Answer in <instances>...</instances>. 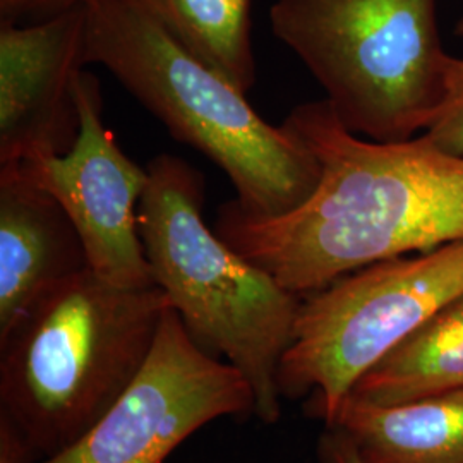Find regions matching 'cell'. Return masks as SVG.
I'll list each match as a JSON object with an SVG mask.
<instances>
[{
	"mask_svg": "<svg viewBox=\"0 0 463 463\" xmlns=\"http://www.w3.org/2000/svg\"><path fill=\"white\" fill-rule=\"evenodd\" d=\"M283 126L319 164L315 193L271 218L232 199L215 232L288 292L304 298L359 268L463 242V156L422 134L378 143L350 133L326 99L294 107Z\"/></svg>",
	"mask_w": 463,
	"mask_h": 463,
	"instance_id": "obj_1",
	"label": "cell"
},
{
	"mask_svg": "<svg viewBox=\"0 0 463 463\" xmlns=\"http://www.w3.org/2000/svg\"><path fill=\"white\" fill-rule=\"evenodd\" d=\"M86 64L105 67L168 133L220 166L249 215L281 216L315 193V155L170 33L145 0H84Z\"/></svg>",
	"mask_w": 463,
	"mask_h": 463,
	"instance_id": "obj_2",
	"label": "cell"
},
{
	"mask_svg": "<svg viewBox=\"0 0 463 463\" xmlns=\"http://www.w3.org/2000/svg\"><path fill=\"white\" fill-rule=\"evenodd\" d=\"M168 307L158 285L124 288L86 268L0 342V412L40 460L78 441L128 390Z\"/></svg>",
	"mask_w": 463,
	"mask_h": 463,
	"instance_id": "obj_3",
	"label": "cell"
},
{
	"mask_svg": "<svg viewBox=\"0 0 463 463\" xmlns=\"http://www.w3.org/2000/svg\"><path fill=\"white\" fill-rule=\"evenodd\" d=\"M139 235L155 283L206 352L249 383L254 417L280 420L279 369L292 344L302 298L231 248L203 216V175L162 153L148 166Z\"/></svg>",
	"mask_w": 463,
	"mask_h": 463,
	"instance_id": "obj_4",
	"label": "cell"
},
{
	"mask_svg": "<svg viewBox=\"0 0 463 463\" xmlns=\"http://www.w3.org/2000/svg\"><path fill=\"white\" fill-rule=\"evenodd\" d=\"M269 24L350 133L400 143L428 129L449 61L439 0H275Z\"/></svg>",
	"mask_w": 463,
	"mask_h": 463,
	"instance_id": "obj_5",
	"label": "cell"
},
{
	"mask_svg": "<svg viewBox=\"0 0 463 463\" xmlns=\"http://www.w3.org/2000/svg\"><path fill=\"white\" fill-rule=\"evenodd\" d=\"M463 294V242L359 268L304 296L281 357V400L330 426L357 381Z\"/></svg>",
	"mask_w": 463,
	"mask_h": 463,
	"instance_id": "obj_6",
	"label": "cell"
},
{
	"mask_svg": "<svg viewBox=\"0 0 463 463\" xmlns=\"http://www.w3.org/2000/svg\"><path fill=\"white\" fill-rule=\"evenodd\" d=\"M223 417H254L248 381L201 347L168 307L128 390L78 441L36 463H164L196 430Z\"/></svg>",
	"mask_w": 463,
	"mask_h": 463,
	"instance_id": "obj_7",
	"label": "cell"
},
{
	"mask_svg": "<svg viewBox=\"0 0 463 463\" xmlns=\"http://www.w3.org/2000/svg\"><path fill=\"white\" fill-rule=\"evenodd\" d=\"M76 99L80 134L72 148L64 155L30 156L14 166L64 208L99 279L124 288L153 287L137 215L148 168L118 146L103 120L99 81L84 69L76 81Z\"/></svg>",
	"mask_w": 463,
	"mask_h": 463,
	"instance_id": "obj_8",
	"label": "cell"
},
{
	"mask_svg": "<svg viewBox=\"0 0 463 463\" xmlns=\"http://www.w3.org/2000/svg\"><path fill=\"white\" fill-rule=\"evenodd\" d=\"M84 52V2L30 26L0 23V166L72 148Z\"/></svg>",
	"mask_w": 463,
	"mask_h": 463,
	"instance_id": "obj_9",
	"label": "cell"
},
{
	"mask_svg": "<svg viewBox=\"0 0 463 463\" xmlns=\"http://www.w3.org/2000/svg\"><path fill=\"white\" fill-rule=\"evenodd\" d=\"M86 268L83 239L57 199L17 166H0V342L38 300Z\"/></svg>",
	"mask_w": 463,
	"mask_h": 463,
	"instance_id": "obj_10",
	"label": "cell"
},
{
	"mask_svg": "<svg viewBox=\"0 0 463 463\" xmlns=\"http://www.w3.org/2000/svg\"><path fill=\"white\" fill-rule=\"evenodd\" d=\"M367 463H463V390L397 403L348 395L330 426Z\"/></svg>",
	"mask_w": 463,
	"mask_h": 463,
	"instance_id": "obj_11",
	"label": "cell"
},
{
	"mask_svg": "<svg viewBox=\"0 0 463 463\" xmlns=\"http://www.w3.org/2000/svg\"><path fill=\"white\" fill-rule=\"evenodd\" d=\"M463 390V294L365 373L352 397L397 403Z\"/></svg>",
	"mask_w": 463,
	"mask_h": 463,
	"instance_id": "obj_12",
	"label": "cell"
},
{
	"mask_svg": "<svg viewBox=\"0 0 463 463\" xmlns=\"http://www.w3.org/2000/svg\"><path fill=\"white\" fill-rule=\"evenodd\" d=\"M185 49L241 91L258 69L250 38V0H145Z\"/></svg>",
	"mask_w": 463,
	"mask_h": 463,
	"instance_id": "obj_13",
	"label": "cell"
},
{
	"mask_svg": "<svg viewBox=\"0 0 463 463\" xmlns=\"http://www.w3.org/2000/svg\"><path fill=\"white\" fill-rule=\"evenodd\" d=\"M422 136L434 146L463 156V57L449 55L443 99Z\"/></svg>",
	"mask_w": 463,
	"mask_h": 463,
	"instance_id": "obj_14",
	"label": "cell"
},
{
	"mask_svg": "<svg viewBox=\"0 0 463 463\" xmlns=\"http://www.w3.org/2000/svg\"><path fill=\"white\" fill-rule=\"evenodd\" d=\"M33 447L9 415L0 412V463H36Z\"/></svg>",
	"mask_w": 463,
	"mask_h": 463,
	"instance_id": "obj_15",
	"label": "cell"
},
{
	"mask_svg": "<svg viewBox=\"0 0 463 463\" xmlns=\"http://www.w3.org/2000/svg\"><path fill=\"white\" fill-rule=\"evenodd\" d=\"M319 463H367L354 441L338 428H325L317 439Z\"/></svg>",
	"mask_w": 463,
	"mask_h": 463,
	"instance_id": "obj_16",
	"label": "cell"
},
{
	"mask_svg": "<svg viewBox=\"0 0 463 463\" xmlns=\"http://www.w3.org/2000/svg\"><path fill=\"white\" fill-rule=\"evenodd\" d=\"M84 0H33L30 14L40 17H49L52 14H57L64 9L74 7L78 4H83Z\"/></svg>",
	"mask_w": 463,
	"mask_h": 463,
	"instance_id": "obj_17",
	"label": "cell"
},
{
	"mask_svg": "<svg viewBox=\"0 0 463 463\" xmlns=\"http://www.w3.org/2000/svg\"><path fill=\"white\" fill-rule=\"evenodd\" d=\"M33 0H0V21H13L30 14Z\"/></svg>",
	"mask_w": 463,
	"mask_h": 463,
	"instance_id": "obj_18",
	"label": "cell"
},
{
	"mask_svg": "<svg viewBox=\"0 0 463 463\" xmlns=\"http://www.w3.org/2000/svg\"><path fill=\"white\" fill-rule=\"evenodd\" d=\"M455 34H458V36H462L463 38V16L457 21V24H455Z\"/></svg>",
	"mask_w": 463,
	"mask_h": 463,
	"instance_id": "obj_19",
	"label": "cell"
}]
</instances>
